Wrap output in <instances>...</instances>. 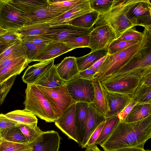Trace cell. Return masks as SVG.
I'll return each mask as SVG.
<instances>
[{"instance_id":"cell-1","label":"cell","mask_w":151,"mask_h":151,"mask_svg":"<svg viewBox=\"0 0 151 151\" xmlns=\"http://www.w3.org/2000/svg\"><path fill=\"white\" fill-rule=\"evenodd\" d=\"M151 137V115L129 123L120 121L104 142L100 146L104 151L134 147L144 149Z\"/></svg>"},{"instance_id":"cell-2","label":"cell","mask_w":151,"mask_h":151,"mask_svg":"<svg viewBox=\"0 0 151 151\" xmlns=\"http://www.w3.org/2000/svg\"><path fill=\"white\" fill-rule=\"evenodd\" d=\"M142 40L137 44L112 55H108L94 78L100 81L116 73L142 50L151 45V29L145 28Z\"/></svg>"},{"instance_id":"cell-3","label":"cell","mask_w":151,"mask_h":151,"mask_svg":"<svg viewBox=\"0 0 151 151\" xmlns=\"http://www.w3.org/2000/svg\"><path fill=\"white\" fill-rule=\"evenodd\" d=\"M139 0H114L109 10L100 14L94 25L96 27L108 25L113 30L116 39L127 29L135 26L127 14L132 5Z\"/></svg>"},{"instance_id":"cell-4","label":"cell","mask_w":151,"mask_h":151,"mask_svg":"<svg viewBox=\"0 0 151 151\" xmlns=\"http://www.w3.org/2000/svg\"><path fill=\"white\" fill-rule=\"evenodd\" d=\"M150 73L151 68L139 69L100 82L106 92L132 99L141 80Z\"/></svg>"},{"instance_id":"cell-5","label":"cell","mask_w":151,"mask_h":151,"mask_svg":"<svg viewBox=\"0 0 151 151\" xmlns=\"http://www.w3.org/2000/svg\"><path fill=\"white\" fill-rule=\"evenodd\" d=\"M24 109L47 122L57 118L45 95L37 85L27 84L25 90Z\"/></svg>"},{"instance_id":"cell-6","label":"cell","mask_w":151,"mask_h":151,"mask_svg":"<svg viewBox=\"0 0 151 151\" xmlns=\"http://www.w3.org/2000/svg\"><path fill=\"white\" fill-rule=\"evenodd\" d=\"M31 24L28 14L17 6L12 0H0V27L2 29L17 31Z\"/></svg>"},{"instance_id":"cell-7","label":"cell","mask_w":151,"mask_h":151,"mask_svg":"<svg viewBox=\"0 0 151 151\" xmlns=\"http://www.w3.org/2000/svg\"><path fill=\"white\" fill-rule=\"evenodd\" d=\"M37 86L45 95L57 118L69 107L76 103L71 97L65 84L51 88Z\"/></svg>"},{"instance_id":"cell-8","label":"cell","mask_w":151,"mask_h":151,"mask_svg":"<svg viewBox=\"0 0 151 151\" xmlns=\"http://www.w3.org/2000/svg\"><path fill=\"white\" fill-rule=\"evenodd\" d=\"M65 84L71 97L76 102L90 104L93 102L94 92L92 80L78 78L65 82Z\"/></svg>"},{"instance_id":"cell-9","label":"cell","mask_w":151,"mask_h":151,"mask_svg":"<svg viewBox=\"0 0 151 151\" xmlns=\"http://www.w3.org/2000/svg\"><path fill=\"white\" fill-rule=\"evenodd\" d=\"M151 4L149 0H139L129 8L127 16L135 26L151 28Z\"/></svg>"},{"instance_id":"cell-10","label":"cell","mask_w":151,"mask_h":151,"mask_svg":"<svg viewBox=\"0 0 151 151\" xmlns=\"http://www.w3.org/2000/svg\"><path fill=\"white\" fill-rule=\"evenodd\" d=\"M89 47L91 52L107 48L109 45L116 39L115 33L107 24L93 28L89 34Z\"/></svg>"},{"instance_id":"cell-11","label":"cell","mask_w":151,"mask_h":151,"mask_svg":"<svg viewBox=\"0 0 151 151\" xmlns=\"http://www.w3.org/2000/svg\"><path fill=\"white\" fill-rule=\"evenodd\" d=\"M92 29L63 24L51 26L46 32L41 35L52 40L62 41L70 37L89 34Z\"/></svg>"},{"instance_id":"cell-12","label":"cell","mask_w":151,"mask_h":151,"mask_svg":"<svg viewBox=\"0 0 151 151\" xmlns=\"http://www.w3.org/2000/svg\"><path fill=\"white\" fill-rule=\"evenodd\" d=\"M76 103L67 109L54 122L55 125L69 139L74 140L78 144L75 120Z\"/></svg>"},{"instance_id":"cell-13","label":"cell","mask_w":151,"mask_h":151,"mask_svg":"<svg viewBox=\"0 0 151 151\" xmlns=\"http://www.w3.org/2000/svg\"><path fill=\"white\" fill-rule=\"evenodd\" d=\"M105 120V116L98 110L95 106L92 103L89 104L86 116L83 141L80 146L82 148L86 147L92 134Z\"/></svg>"},{"instance_id":"cell-14","label":"cell","mask_w":151,"mask_h":151,"mask_svg":"<svg viewBox=\"0 0 151 151\" xmlns=\"http://www.w3.org/2000/svg\"><path fill=\"white\" fill-rule=\"evenodd\" d=\"M147 68H151V45L139 51L116 73L105 80L134 70Z\"/></svg>"},{"instance_id":"cell-15","label":"cell","mask_w":151,"mask_h":151,"mask_svg":"<svg viewBox=\"0 0 151 151\" xmlns=\"http://www.w3.org/2000/svg\"><path fill=\"white\" fill-rule=\"evenodd\" d=\"M61 137L54 130L43 132L40 136L29 145L32 151H58Z\"/></svg>"},{"instance_id":"cell-16","label":"cell","mask_w":151,"mask_h":151,"mask_svg":"<svg viewBox=\"0 0 151 151\" xmlns=\"http://www.w3.org/2000/svg\"><path fill=\"white\" fill-rule=\"evenodd\" d=\"M93 11L90 6L89 0H80L68 11L47 23L51 26L68 24L75 18Z\"/></svg>"},{"instance_id":"cell-17","label":"cell","mask_w":151,"mask_h":151,"mask_svg":"<svg viewBox=\"0 0 151 151\" xmlns=\"http://www.w3.org/2000/svg\"><path fill=\"white\" fill-rule=\"evenodd\" d=\"M73 50L62 41L52 40L41 50L33 62H41L54 59Z\"/></svg>"},{"instance_id":"cell-18","label":"cell","mask_w":151,"mask_h":151,"mask_svg":"<svg viewBox=\"0 0 151 151\" xmlns=\"http://www.w3.org/2000/svg\"><path fill=\"white\" fill-rule=\"evenodd\" d=\"M57 73L60 78L65 82L75 79L78 78L79 70L76 61V58L68 57L65 58L56 65Z\"/></svg>"},{"instance_id":"cell-19","label":"cell","mask_w":151,"mask_h":151,"mask_svg":"<svg viewBox=\"0 0 151 151\" xmlns=\"http://www.w3.org/2000/svg\"><path fill=\"white\" fill-rule=\"evenodd\" d=\"M54 59L42 61L29 66L22 76L23 81L27 84H32L54 64Z\"/></svg>"},{"instance_id":"cell-20","label":"cell","mask_w":151,"mask_h":151,"mask_svg":"<svg viewBox=\"0 0 151 151\" xmlns=\"http://www.w3.org/2000/svg\"><path fill=\"white\" fill-rule=\"evenodd\" d=\"M28 64L27 55L22 56L0 70V85L11 77L19 75Z\"/></svg>"},{"instance_id":"cell-21","label":"cell","mask_w":151,"mask_h":151,"mask_svg":"<svg viewBox=\"0 0 151 151\" xmlns=\"http://www.w3.org/2000/svg\"><path fill=\"white\" fill-rule=\"evenodd\" d=\"M106 93L108 109L105 116L106 118L116 115L127 106L132 100L127 96L107 92Z\"/></svg>"},{"instance_id":"cell-22","label":"cell","mask_w":151,"mask_h":151,"mask_svg":"<svg viewBox=\"0 0 151 151\" xmlns=\"http://www.w3.org/2000/svg\"><path fill=\"white\" fill-rule=\"evenodd\" d=\"M92 81L94 92V99L92 103L105 116L108 109L106 92L98 79L94 78Z\"/></svg>"},{"instance_id":"cell-23","label":"cell","mask_w":151,"mask_h":151,"mask_svg":"<svg viewBox=\"0 0 151 151\" xmlns=\"http://www.w3.org/2000/svg\"><path fill=\"white\" fill-rule=\"evenodd\" d=\"M34 84L50 88L60 87L65 84V81L58 74L56 65L54 64L47 70Z\"/></svg>"},{"instance_id":"cell-24","label":"cell","mask_w":151,"mask_h":151,"mask_svg":"<svg viewBox=\"0 0 151 151\" xmlns=\"http://www.w3.org/2000/svg\"><path fill=\"white\" fill-rule=\"evenodd\" d=\"M88 103L76 102L75 111L76 128L78 144L80 146L84 137V127Z\"/></svg>"},{"instance_id":"cell-25","label":"cell","mask_w":151,"mask_h":151,"mask_svg":"<svg viewBox=\"0 0 151 151\" xmlns=\"http://www.w3.org/2000/svg\"><path fill=\"white\" fill-rule=\"evenodd\" d=\"M107 48H105L92 52L78 58L76 61L79 70L81 71L89 68L96 62L106 55Z\"/></svg>"},{"instance_id":"cell-26","label":"cell","mask_w":151,"mask_h":151,"mask_svg":"<svg viewBox=\"0 0 151 151\" xmlns=\"http://www.w3.org/2000/svg\"><path fill=\"white\" fill-rule=\"evenodd\" d=\"M5 116L18 124L37 125L38 120L33 113L25 109L17 110L9 112Z\"/></svg>"},{"instance_id":"cell-27","label":"cell","mask_w":151,"mask_h":151,"mask_svg":"<svg viewBox=\"0 0 151 151\" xmlns=\"http://www.w3.org/2000/svg\"><path fill=\"white\" fill-rule=\"evenodd\" d=\"M151 115V104H137L123 122L129 123L137 121Z\"/></svg>"},{"instance_id":"cell-28","label":"cell","mask_w":151,"mask_h":151,"mask_svg":"<svg viewBox=\"0 0 151 151\" xmlns=\"http://www.w3.org/2000/svg\"><path fill=\"white\" fill-rule=\"evenodd\" d=\"M14 3L28 15L49 7L48 0H12Z\"/></svg>"},{"instance_id":"cell-29","label":"cell","mask_w":151,"mask_h":151,"mask_svg":"<svg viewBox=\"0 0 151 151\" xmlns=\"http://www.w3.org/2000/svg\"><path fill=\"white\" fill-rule=\"evenodd\" d=\"M99 15V13L94 11L76 17L68 24L78 27L92 29Z\"/></svg>"},{"instance_id":"cell-30","label":"cell","mask_w":151,"mask_h":151,"mask_svg":"<svg viewBox=\"0 0 151 151\" xmlns=\"http://www.w3.org/2000/svg\"><path fill=\"white\" fill-rule=\"evenodd\" d=\"M80 1L48 0L49 10L52 14L58 16L68 11Z\"/></svg>"},{"instance_id":"cell-31","label":"cell","mask_w":151,"mask_h":151,"mask_svg":"<svg viewBox=\"0 0 151 151\" xmlns=\"http://www.w3.org/2000/svg\"><path fill=\"white\" fill-rule=\"evenodd\" d=\"M120 120L116 115L106 118L105 124L95 144L101 145L112 133Z\"/></svg>"},{"instance_id":"cell-32","label":"cell","mask_w":151,"mask_h":151,"mask_svg":"<svg viewBox=\"0 0 151 151\" xmlns=\"http://www.w3.org/2000/svg\"><path fill=\"white\" fill-rule=\"evenodd\" d=\"M50 27L48 23L33 24L23 27L17 32L22 39L30 36L42 35L46 32Z\"/></svg>"},{"instance_id":"cell-33","label":"cell","mask_w":151,"mask_h":151,"mask_svg":"<svg viewBox=\"0 0 151 151\" xmlns=\"http://www.w3.org/2000/svg\"><path fill=\"white\" fill-rule=\"evenodd\" d=\"M2 140L23 144H28L18 125L0 132Z\"/></svg>"},{"instance_id":"cell-34","label":"cell","mask_w":151,"mask_h":151,"mask_svg":"<svg viewBox=\"0 0 151 151\" xmlns=\"http://www.w3.org/2000/svg\"><path fill=\"white\" fill-rule=\"evenodd\" d=\"M28 15L32 24L47 23L58 17L49 11V7L40 9Z\"/></svg>"},{"instance_id":"cell-35","label":"cell","mask_w":151,"mask_h":151,"mask_svg":"<svg viewBox=\"0 0 151 151\" xmlns=\"http://www.w3.org/2000/svg\"><path fill=\"white\" fill-rule=\"evenodd\" d=\"M18 126L29 144L35 141L43 132L37 125L19 124Z\"/></svg>"},{"instance_id":"cell-36","label":"cell","mask_w":151,"mask_h":151,"mask_svg":"<svg viewBox=\"0 0 151 151\" xmlns=\"http://www.w3.org/2000/svg\"><path fill=\"white\" fill-rule=\"evenodd\" d=\"M132 99L138 104H151V86L140 85Z\"/></svg>"},{"instance_id":"cell-37","label":"cell","mask_w":151,"mask_h":151,"mask_svg":"<svg viewBox=\"0 0 151 151\" xmlns=\"http://www.w3.org/2000/svg\"><path fill=\"white\" fill-rule=\"evenodd\" d=\"M62 41L73 49L78 48L89 47V34L70 37Z\"/></svg>"},{"instance_id":"cell-38","label":"cell","mask_w":151,"mask_h":151,"mask_svg":"<svg viewBox=\"0 0 151 151\" xmlns=\"http://www.w3.org/2000/svg\"><path fill=\"white\" fill-rule=\"evenodd\" d=\"M140 41H126L115 39L107 47V54H114L135 45Z\"/></svg>"},{"instance_id":"cell-39","label":"cell","mask_w":151,"mask_h":151,"mask_svg":"<svg viewBox=\"0 0 151 151\" xmlns=\"http://www.w3.org/2000/svg\"><path fill=\"white\" fill-rule=\"evenodd\" d=\"M33 148L29 144H23L2 140L0 151H32Z\"/></svg>"},{"instance_id":"cell-40","label":"cell","mask_w":151,"mask_h":151,"mask_svg":"<svg viewBox=\"0 0 151 151\" xmlns=\"http://www.w3.org/2000/svg\"><path fill=\"white\" fill-rule=\"evenodd\" d=\"M22 43L27 55L28 63L33 60L41 50L46 45H38L22 41Z\"/></svg>"},{"instance_id":"cell-41","label":"cell","mask_w":151,"mask_h":151,"mask_svg":"<svg viewBox=\"0 0 151 151\" xmlns=\"http://www.w3.org/2000/svg\"><path fill=\"white\" fill-rule=\"evenodd\" d=\"M90 6L100 14H104L111 8L114 0H89Z\"/></svg>"},{"instance_id":"cell-42","label":"cell","mask_w":151,"mask_h":151,"mask_svg":"<svg viewBox=\"0 0 151 151\" xmlns=\"http://www.w3.org/2000/svg\"><path fill=\"white\" fill-rule=\"evenodd\" d=\"M144 31L138 32L135 29L131 28L124 32L116 40L126 41H142L144 37Z\"/></svg>"},{"instance_id":"cell-43","label":"cell","mask_w":151,"mask_h":151,"mask_svg":"<svg viewBox=\"0 0 151 151\" xmlns=\"http://www.w3.org/2000/svg\"><path fill=\"white\" fill-rule=\"evenodd\" d=\"M19 40H22L21 35L17 31L6 30L0 34V42L7 45Z\"/></svg>"},{"instance_id":"cell-44","label":"cell","mask_w":151,"mask_h":151,"mask_svg":"<svg viewBox=\"0 0 151 151\" xmlns=\"http://www.w3.org/2000/svg\"><path fill=\"white\" fill-rule=\"evenodd\" d=\"M26 55L25 50L23 46L15 51L0 63V70L3 68L10 65L19 58Z\"/></svg>"},{"instance_id":"cell-45","label":"cell","mask_w":151,"mask_h":151,"mask_svg":"<svg viewBox=\"0 0 151 151\" xmlns=\"http://www.w3.org/2000/svg\"><path fill=\"white\" fill-rule=\"evenodd\" d=\"M17 76H14L0 86V106L3 103L5 99L11 88Z\"/></svg>"},{"instance_id":"cell-46","label":"cell","mask_w":151,"mask_h":151,"mask_svg":"<svg viewBox=\"0 0 151 151\" xmlns=\"http://www.w3.org/2000/svg\"><path fill=\"white\" fill-rule=\"evenodd\" d=\"M23 46L22 40L8 45L0 53V63L5 58Z\"/></svg>"},{"instance_id":"cell-47","label":"cell","mask_w":151,"mask_h":151,"mask_svg":"<svg viewBox=\"0 0 151 151\" xmlns=\"http://www.w3.org/2000/svg\"><path fill=\"white\" fill-rule=\"evenodd\" d=\"M22 39V41L38 45H46L52 40L41 35L30 36Z\"/></svg>"},{"instance_id":"cell-48","label":"cell","mask_w":151,"mask_h":151,"mask_svg":"<svg viewBox=\"0 0 151 151\" xmlns=\"http://www.w3.org/2000/svg\"><path fill=\"white\" fill-rule=\"evenodd\" d=\"M19 124L0 114V132L5 129L18 126Z\"/></svg>"},{"instance_id":"cell-49","label":"cell","mask_w":151,"mask_h":151,"mask_svg":"<svg viewBox=\"0 0 151 151\" xmlns=\"http://www.w3.org/2000/svg\"><path fill=\"white\" fill-rule=\"evenodd\" d=\"M137 104L132 99L130 102L122 111L117 114L116 115L120 121H123L130 113L134 106Z\"/></svg>"},{"instance_id":"cell-50","label":"cell","mask_w":151,"mask_h":151,"mask_svg":"<svg viewBox=\"0 0 151 151\" xmlns=\"http://www.w3.org/2000/svg\"><path fill=\"white\" fill-rule=\"evenodd\" d=\"M105 122V121L100 124L92 134L87 142L86 147L95 144L101 133Z\"/></svg>"},{"instance_id":"cell-51","label":"cell","mask_w":151,"mask_h":151,"mask_svg":"<svg viewBox=\"0 0 151 151\" xmlns=\"http://www.w3.org/2000/svg\"><path fill=\"white\" fill-rule=\"evenodd\" d=\"M96 73L93 70L87 69L85 70L80 71L78 78L83 79L91 81L94 78V77Z\"/></svg>"},{"instance_id":"cell-52","label":"cell","mask_w":151,"mask_h":151,"mask_svg":"<svg viewBox=\"0 0 151 151\" xmlns=\"http://www.w3.org/2000/svg\"><path fill=\"white\" fill-rule=\"evenodd\" d=\"M106 55L104 56L103 58H101L100 59L96 62L91 67H90L89 68V69L93 70L96 73L98 72L99 68H100L103 61L105 60Z\"/></svg>"},{"instance_id":"cell-53","label":"cell","mask_w":151,"mask_h":151,"mask_svg":"<svg viewBox=\"0 0 151 151\" xmlns=\"http://www.w3.org/2000/svg\"><path fill=\"white\" fill-rule=\"evenodd\" d=\"M151 86V73L145 76L141 80L140 85Z\"/></svg>"},{"instance_id":"cell-54","label":"cell","mask_w":151,"mask_h":151,"mask_svg":"<svg viewBox=\"0 0 151 151\" xmlns=\"http://www.w3.org/2000/svg\"><path fill=\"white\" fill-rule=\"evenodd\" d=\"M145 150L134 147H128L117 149L113 151H145Z\"/></svg>"},{"instance_id":"cell-55","label":"cell","mask_w":151,"mask_h":151,"mask_svg":"<svg viewBox=\"0 0 151 151\" xmlns=\"http://www.w3.org/2000/svg\"><path fill=\"white\" fill-rule=\"evenodd\" d=\"M85 151H100V150L99 149L97 145L94 144L86 147Z\"/></svg>"},{"instance_id":"cell-56","label":"cell","mask_w":151,"mask_h":151,"mask_svg":"<svg viewBox=\"0 0 151 151\" xmlns=\"http://www.w3.org/2000/svg\"><path fill=\"white\" fill-rule=\"evenodd\" d=\"M7 45L4 44L0 42V53Z\"/></svg>"},{"instance_id":"cell-57","label":"cell","mask_w":151,"mask_h":151,"mask_svg":"<svg viewBox=\"0 0 151 151\" xmlns=\"http://www.w3.org/2000/svg\"><path fill=\"white\" fill-rule=\"evenodd\" d=\"M6 30H4L2 29L0 27V34L2 33L5 32Z\"/></svg>"},{"instance_id":"cell-58","label":"cell","mask_w":151,"mask_h":151,"mask_svg":"<svg viewBox=\"0 0 151 151\" xmlns=\"http://www.w3.org/2000/svg\"><path fill=\"white\" fill-rule=\"evenodd\" d=\"M2 141V138L1 136V133L0 132V144L1 143Z\"/></svg>"},{"instance_id":"cell-59","label":"cell","mask_w":151,"mask_h":151,"mask_svg":"<svg viewBox=\"0 0 151 151\" xmlns=\"http://www.w3.org/2000/svg\"><path fill=\"white\" fill-rule=\"evenodd\" d=\"M145 151H151V150H150L147 149L145 150Z\"/></svg>"},{"instance_id":"cell-60","label":"cell","mask_w":151,"mask_h":151,"mask_svg":"<svg viewBox=\"0 0 151 151\" xmlns=\"http://www.w3.org/2000/svg\"><path fill=\"white\" fill-rule=\"evenodd\" d=\"M100 151H101V150H100Z\"/></svg>"},{"instance_id":"cell-61","label":"cell","mask_w":151,"mask_h":151,"mask_svg":"<svg viewBox=\"0 0 151 151\" xmlns=\"http://www.w3.org/2000/svg\"></svg>"}]
</instances>
